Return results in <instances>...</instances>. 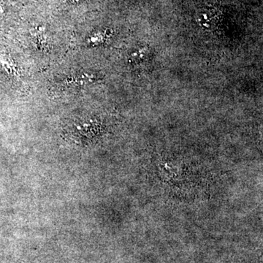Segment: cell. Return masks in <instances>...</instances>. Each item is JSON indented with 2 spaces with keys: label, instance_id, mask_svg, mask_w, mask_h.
<instances>
[{
  "label": "cell",
  "instance_id": "6da1fadb",
  "mask_svg": "<svg viewBox=\"0 0 263 263\" xmlns=\"http://www.w3.org/2000/svg\"><path fill=\"white\" fill-rule=\"evenodd\" d=\"M97 76L89 72H80L67 77L64 83L66 85L72 86H83L86 84L94 82Z\"/></svg>",
  "mask_w": 263,
  "mask_h": 263
},
{
  "label": "cell",
  "instance_id": "7a4b0ae2",
  "mask_svg": "<svg viewBox=\"0 0 263 263\" xmlns=\"http://www.w3.org/2000/svg\"><path fill=\"white\" fill-rule=\"evenodd\" d=\"M0 66L11 78L14 79H19L20 78V70L17 63L7 53L0 51Z\"/></svg>",
  "mask_w": 263,
  "mask_h": 263
},
{
  "label": "cell",
  "instance_id": "3957f363",
  "mask_svg": "<svg viewBox=\"0 0 263 263\" xmlns=\"http://www.w3.org/2000/svg\"><path fill=\"white\" fill-rule=\"evenodd\" d=\"M31 35L32 41L37 49L40 51L49 49V39L43 28H35Z\"/></svg>",
  "mask_w": 263,
  "mask_h": 263
}]
</instances>
